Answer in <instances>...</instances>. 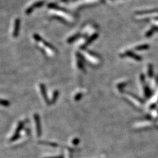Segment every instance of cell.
Returning a JSON list of instances; mask_svg holds the SVG:
<instances>
[{"instance_id":"1","label":"cell","mask_w":158,"mask_h":158,"mask_svg":"<svg viewBox=\"0 0 158 158\" xmlns=\"http://www.w3.org/2000/svg\"><path fill=\"white\" fill-rule=\"evenodd\" d=\"M34 38L36 42H38V43H39V46L42 49H44V51L47 53H48L49 55L51 56H53L56 54V50L54 49V48L49 43L46 42L44 40H43V39H42V38L39 35H34Z\"/></svg>"},{"instance_id":"2","label":"cell","mask_w":158,"mask_h":158,"mask_svg":"<svg viewBox=\"0 0 158 158\" xmlns=\"http://www.w3.org/2000/svg\"><path fill=\"white\" fill-rule=\"evenodd\" d=\"M34 121L35 123V128H36V131L37 135L40 136L41 135V126H40V118H39V115L38 114H34Z\"/></svg>"},{"instance_id":"3","label":"cell","mask_w":158,"mask_h":158,"mask_svg":"<svg viewBox=\"0 0 158 158\" xmlns=\"http://www.w3.org/2000/svg\"><path fill=\"white\" fill-rule=\"evenodd\" d=\"M39 89H40V93H41L42 96L43 100H44V102L46 104H49V101L48 100V96H47L46 94V90L45 86L43 84H40V86H39Z\"/></svg>"},{"instance_id":"4","label":"cell","mask_w":158,"mask_h":158,"mask_svg":"<svg viewBox=\"0 0 158 158\" xmlns=\"http://www.w3.org/2000/svg\"><path fill=\"white\" fill-rule=\"evenodd\" d=\"M24 122L22 121L18 123V125L17 127H16V129H15V132H14V135L12 136V140H14L15 138H16V137H18V135L20 131H21V129H22L23 127H24Z\"/></svg>"},{"instance_id":"5","label":"cell","mask_w":158,"mask_h":158,"mask_svg":"<svg viewBox=\"0 0 158 158\" xmlns=\"http://www.w3.org/2000/svg\"><path fill=\"white\" fill-rule=\"evenodd\" d=\"M19 28H20V20H19L18 19H17L15 23V28L13 32V36L14 37V38L17 37L18 35Z\"/></svg>"},{"instance_id":"6","label":"cell","mask_w":158,"mask_h":158,"mask_svg":"<svg viewBox=\"0 0 158 158\" xmlns=\"http://www.w3.org/2000/svg\"><path fill=\"white\" fill-rule=\"evenodd\" d=\"M43 4H44V2H43V1H40V2H37V3L33 5L32 7H30L28 9V10L26 11V13L30 14V12H31L32 11L34 10V9H35V8H36V7H40V6H41L42 5H43Z\"/></svg>"},{"instance_id":"7","label":"cell","mask_w":158,"mask_h":158,"mask_svg":"<svg viewBox=\"0 0 158 158\" xmlns=\"http://www.w3.org/2000/svg\"><path fill=\"white\" fill-rule=\"evenodd\" d=\"M59 94V91L55 90V91H54V93H53V95H52L53 97H52V100H51V101H50L51 103H52V104H54V103L56 101L57 99H58Z\"/></svg>"},{"instance_id":"8","label":"cell","mask_w":158,"mask_h":158,"mask_svg":"<svg viewBox=\"0 0 158 158\" xmlns=\"http://www.w3.org/2000/svg\"><path fill=\"white\" fill-rule=\"evenodd\" d=\"M0 105L4 107H8L10 106V103L8 100L0 99Z\"/></svg>"}]
</instances>
